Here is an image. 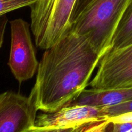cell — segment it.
<instances>
[{
  "instance_id": "5",
  "label": "cell",
  "mask_w": 132,
  "mask_h": 132,
  "mask_svg": "<svg viewBox=\"0 0 132 132\" xmlns=\"http://www.w3.org/2000/svg\"><path fill=\"white\" fill-rule=\"evenodd\" d=\"M90 85L95 89L132 85V43L107 52L101 59Z\"/></svg>"
},
{
  "instance_id": "2",
  "label": "cell",
  "mask_w": 132,
  "mask_h": 132,
  "mask_svg": "<svg viewBox=\"0 0 132 132\" xmlns=\"http://www.w3.org/2000/svg\"><path fill=\"white\" fill-rule=\"evenodd\" d=\"M130 0H93L71 23L69 30L86 37L99 53L109 50Z\"/></svg>"
},
{
  "instance_id": "17",
  "label": "cell",
  "mask_w": 132,
  "mask_h": 132,
  "mask_svg": "<svg viewBox=\"0 0 132 132\" xmlns=\"http://www.w3.org/2000/svg\"><path fill=\"white\" fill-rule=\"evenodd\" d=\"M92 123H93V122L86 124V125H82V126H77V127L71 128L57 129V130L55 132H84Z\"/></svg>"
},
{
  "instance_id": "7",
  "label": "cell",
  "mask_w": 132,
  "mask_h": 132,
  "mask_svg": "<svg viewBox=\"0 0 132 132\" xmlns=\"http://www.w3.org/2000/svg\"><path fill=\"white\" fill-rule=\"evenodd\" d=\"M103 108L86 105H68L52 112L37 116L35 126L63 129L77 127L91 122L107 120Z\"/></svg>"
},
{
  "instance_id": "4",
  "label": "cell",
  "mask_w": 132,
  "mask_h": 132,
  "mask_svg": "<svg viewBox=\"0 0 132 132\" xmlns=\"http://www.w3.org/2000/svg\"><path fill=\"white\" fill-rule=\"evenodd\" d=\"M11 44L8 65L19 82L32 78L37 73L39 64L32 40L30 24L18 18L10 21Z\"/></svg>"
},
{
  "instance_id": "1",
  "label": "cell",
  "mask_w": 132,
  "mask_h": 132,
  "mask_svg": "<svg viewBox=\"0 0 132 132\" xmlns=\"http://www.w3.org/2000/svg\"><path fill=\"white\" fill-rule=\"evenodd\" d=\"M45 50L30 93L38 110L52 112L69 105L86 90L104 54L86 37L70 30Z\"/></svg>"
},
{
  "instance_id": "11",
  "label": "cell",
  "mask_w": 132,
  "mask_h": 132,
  "mask_svg": "<svg viewBox=\"0 0 132 132\" xmlns=\"http://www.w3.org/2000/svg\"><path fill=\"white\" fill-rule=\"evenodd\" d=\"M108 118L123 113L132 112V100L112 106L103 108Z\"/></svg>"
},
{
  "instance_id": "18",
  "label": "cell",
  "mask_w": 132,
  "mask_h": 132,
  "mask_svg": "<svg viewBox=\"0 0 132 132\" xmlns=\"http://www.w3.org/2000/svg\"><path fill=\"white\" fill-rule=\"evenodd\" d=\"M57 130V129L56 128L38 127V126H36L34 125L24 132H55Z\"/></svg>"
},
{
  "instance_id": "14",
  "label": "cell",
  "mask_w": 132,
  "mask_h": 132,
  "mask_svg": "<svg viewBox=\"0 0 132 132\" xmlns=\"http://www.w3.org/2000/svg\"><path fill=\"white\" fill-rule=\"evenodd\" d=\"M109 122L113 123H120V122H132V112L123 113L119 116H113L107 119Z\"/></svg>"
},
{
  "instance_id": "6",
  "label": "cell",
  "mask_w": 132,
  "mask_h": 132,
  "mask_svg": "<svg viewBox=\"0 0 132 132\" xmlns=\"http://www.w3.org/2000/svg\"><path fill=\"white\" fill-rule=\"evenodd\" d=\"M38 111L33 95L0 94V132H24L34 126Z\"/></svg>"
},
{
  "instance_id": "15",
  "label": "cell",
  "mask_w": 132,
  "mask_h": 132,
  "mask_svg": "<svg viewBox=\"0 0 132 132\" xmlns=\"http://www.w3.org/2000/svg\"><path fill=\"white\" fill-rule=\"evenodd\" d=\"M132 130V122H112V132H128Z\"/></svg>"
},
{
  "instance_id": "9",
  "label": "cell",
  "mask_w": 132,
  "mask_h": 132,
  "mask_svg": "<svg viewBox=\"0 0 132 132\" xmlns=\"http://www.w3.org/2000/svg\"><path fill=\"white\" fill-rule=\"evenodd\" d=\"M132 43V0H130L116 29L109 50L125 47ZM108 50V51H109Z\"/></svg>"
},
{
  "instance_id": "13",
  "label": "cell",
  "mask_w": 132,
  "mask_h": 132,
  "mask_svg": "<svg viewBox=\"0 0 132 132\" xmlns=\"http://www.w3.org/2000/svg\"><path fill=\"white\" fill-rule=\"evenodd\" d=\"M92 1L93 0H77L74 9L72 12V23Z\"/></svg>"
},
{
  "instance_id": "10",
  "label": "cell",
  "mask_w": 132,
  "mask_h": 132,
  "mask_svg": "<svg viewBox=\"0 0 132 132\" xmlns=\"http://www.w3.org/2000/svg\"><path fill=\"white\" fill-rule=\"evenodd\" d=\"M37 0H0V16L13 10L31 6Z\"/></svg>"
},
{
  "instance_id": "12",
  "label": "cell",
  "mask_w": 132,
  "mask_h": 132,
  "mask_svg": "<svg viewBox=\"0 0 132 132\" xmlns=\"http://www.w3.org/2000/svg\"><path fill=\"white\" fill-rule=\"evenodd\" d=\"M84 132H112V122L108 120L93 122Z\"/></svg>"
},
{
  "instance_id": "16",
  "label": "cell",
  "mask_w": 132,
  "mask_h": 132,
  "mask_svg": "<svg viewBox=\"0 0 132 132\" xmlns=\"http://www.w3.org/2000/svg\"><path fill=\"white\" fill-rule=\"evenodd\" d=\"M8 23V18L6 14L0 16V48L2 46L3 42L4 35H5V29Z\"/></svg>"
},
{
  "instance_id": "8",
  "label": "cell",
  "mask_w": 132,
  "mask_h": 132,
  "mask_svg": "<svg viewBox=\"0 0 132 132\" xmlns=\"http://www.w3.org/2000/svg\"><path fill=\"white\" fill-rule=\"evenodd\" d=\"M132 100V85L109 89L85 90L69 105H86L104 108Z\"/></svg>"
},
{
  "instance_id": "3",
  "label": "cell",
  "mask_w": 132,
  "mask_h": 132,
  "mask_svg": "<svg viewBox=\"0 0 132 132\" xmlns=\"http://www.w3.org/2000/svg\"><path fill=\"white\" fill-rule=\"evenodd\" d=\"M77 0H37L30 12V28L37 47H51L70 29Z\"/></svg>"
},
{
  "instance_id": "19",
  "label": "cell",
  "mask_w": 132,
  "mask_h": 132,
  "mask_svg": "<svg viewBox=\"0 0 132 132\" xmlns=\"http://www.w3.org/2000/svg\"><path fill=\"white\" fill-rule=\"evenodd\" d=\"M128 132H132V130H130V131H128Z\"/></svg>"
}]
</instances>
